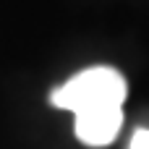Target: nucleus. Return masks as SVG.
I'll list each match as a JSON object with an SVG mask.
<instances>
[{"mask_svg":"<svg viewBox=\"0 0 149 149\" xmlns=\"http://www.w3.org/2000/svg\"><path fill=\"white\" fill-rule=\"evenodd\" d=\"M123 100H126V79L107 65L86 68L52 92V105L71 113L105 105H123Z\"/></svg>","mask_w":149,"mask_h":149,"instance_id":"obj_1","label":"nucleus"},{"mask_svg":"<svg viewBox=\"0 0 149 149\" xmlns=\"http://www.w3.org/2000/svg\"><path fill=\"white\" fill-rule=\"evenodd\" d=\"M120 126H123V105H105L76 113V136L89 147L110 144L118 136Z\"/></svg>","mask_w":149,"mask_h":149,"instance_id":"obj_2","label":"nucleus"},{"mask_svg":"<svg viewBox=\"0 0 149 149\" xmlns=\"http://www.w3.org/2000/svg\"><path fill=\"white\" fill-rule=\"evenodd\" d=\"M128 149H149V131L147 128H139L131 139V147Z\"/></svg>","mask_w":149,"mask_h":149,"instance_id":"obj_3","label":"nucleus"}]
</instances>
